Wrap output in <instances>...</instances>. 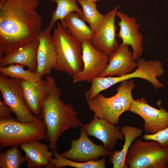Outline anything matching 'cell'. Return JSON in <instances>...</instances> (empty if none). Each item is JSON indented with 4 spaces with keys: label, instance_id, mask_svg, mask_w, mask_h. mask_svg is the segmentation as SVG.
<instances>
[{
    "label": "cell",
    "instance_id": "cell-26",
    "mask_svg": "<svg viewBox=\"0 0 168 168\" xmlns=\"http://www.w3.org/2000/svg\"><path fill=\"white\" fill-rule=\"evenodd\" d=\"M142 138L146 140H152L156 141L162 147L168 148V127L154 135L145 133Z\"/></svg>",
    "mask_w": 168,
    "mask_h": 168
},
{
    "label": "cell",
    "instance_id": "cell-12",
    "mask_svg": "<svg viewBox=\"0 0 168 168\" xmlns=\"http://www.w3.org/2000/svg\"><path fill=\"white\" fill-rule=\"evenodd\" d=\"M116 16L120 19L118 23L119 29L118 36L122 41V43L131 47L136 61L141 57L143 51V36L139 31L140 26L137 19L118 11Z\"/></svg>",
    "mask_w": 168,
    "mask_h": 168
},
{
    "label": "cell",
    "instance_id": "cell-15",
    "mask_svg": "<svg viewBox=\"0 0 168 168\" xmlns=\"http://www.w3.org/2000/svg\"><path fill=\"white\" fill-rule=\"evenodd\" d=\"M137 67L128 46L121 43L118 49L109 56L107 67L100 76H123L133 72Z\"/></svg>",
    "mask_w": 168,
    "mask_h": 168
},
{
    "label": "cell",
    "instance_id": "cell-14",
    "mask_svg": "<svg viewBox=\"0 0 168 168\" xmlns=\"http://www.w3.org/2000/svg\"><path fill=\"white\" fill-rule=\"evenodd\" d=\"M51 30L46 27L42 30L39 38L36 72L41 79L50 75L52 70L54 69L57 62V53L51 35Z\"/></svg>",
    "mask_w": 168,
    "mask_h": 168
},
{
    "label": "cell",
    "instance_id": "cell-22",
    "mask_svg": "<svg viewBox=\"0 0 168 168\" xmlns=\"http://www.w3.org/2000/svg\"><path fill=\"white\" fill-rule=\"evenodd\" d=\"M54 158H52L47 168H61L70 166L76 168H105L106 160L104 157L100 160L85 162L72 161L61 156L57 151L53 152Z\"/></svg>",
    "mask_w": 168,
    "mask_h": 168
},
{
    "label": "cell",
    "instance_id": "cell-8",
    "mask_svg": "<svg viewBox=\"0 0 168 168\" xmlns=\"http://www.w3.org/2000/svg\"><path fill=\"white\" fill-rule=\"evenodd\" d=\"M82 42L83 67L82 71L72 77L73 83L86 81L100 77L108 64L109 56L95 47L90 41Z\"/></svg>",
    "mask_w": 168,
    "mask_h": 168
},
{
    "label": "cell",
    "instance_id": "cell-28",
    "mask_svg": "<svg viewBox=\"0 0 168 168\" xmlns=\"http://www.w3.org/2000/svg\"><path fill=\"white\" fill-rule=\"evenodd\" d=\"M86 0L90 1V2H91L96 3V2H97V1L99 0Z\"/></svg>",
    "mask_w": 168,
    "mask_h": 168
},
{
    "label": "cell",
    "instance_id": "cell-7",
    "mask_svg": "<svg viewBox=\"0 0 168 168\" xmlns=\"http://www.w3.org/2000/svg\"><path fill=\"white\" fill-rule=\"evenodd\" d=\"M0 91L3 100L11 109L18 121L30 122L37 117L27 105L21 79L9 78L0 74Z\"/></svg>",
    "mask_w": 168,
    "mask_h": 168
},
{
    "label": "cell",
    "instance_id": "cell-29",
    "mask_svg": "<svg viewBox=\"0 0 168 168\" xmlns=\"http://www.w3.org/2000/svg\"><path fill=\"white\" fill-rule=\"evenodd\" d=\"M36 0L38 1H41V0Z\"/></svg>",
    "mask_w": 168,
    "mask_h": 168
},
{
    "label": "cell",
    "instance_id": "cell-10",
    "mask_svg": "<svg viewBox=\"0 0 168 168\" xmlns=\"http://www.w3.org/2000/svg\"><path fill=\"white\" fill-rule=\"evenodd\" d=\"M158 105L160 109L155 108L149 105L144 98L133 101L129 111L142 119L143 128L146 134L154 135L168 127V112Z\"/></svg>",
    "mask_w": 168,
    "mask_h": 168
},
{
    "label": "cell",
    "instance_id": "cell-3",
    "mask_svg": "<svg viewBox=\"0 0 168 168\" xmlns=\"http://www.w3.org/2000/svg\"><path fill=\"white\" fill-rule=\"evenodd\" d=\"M135 84L133 80L121 82L116 88V93L110 97L98 94L92 99L86 100L89 109L94 115L104 118L114 125L118 124L121 115L129 111L134 100L132 91Z\"/></svg>",
    "mask_w": 168,
    "mask_h": 168
},
{
    "label": "cell",
    "instance_id": "cell-11",
    "mask_svg": "<svg viewBox=\"0 0 168 168\" xmlns=\"http://www.w3.org/2000/svg\"><path fill=\"white\" fill-rule=\"evenodd\" d=\"M119 6L105 15L104 20L99 28L94 33L91 42L96 48L109 56L118 48L119 44L116 38L117 27L115 24L116 13Z\"/></svg>",
    "mask_w": 168,
    "mask_h": 168
},
{
    "label": "cell",
    "instance_id": "cell-17",
    "mask_svg": "<svg viewBox=\"0 0 168 168\" xmlns=\"http://www.w3.org/2000/svg\"><path fill=\"white\" fill-rule=\"evenodd\" d=\"M21 80L27 105L32 113L38 116L47 91V82L42 79L36 81Z\"/></svg>",
    "mask_w": 168,
    "mask_h": 168
},
{
    "label": "cell",
    "instance_id": "cell-13",
    "mask_svg": "<svg viewBox=\"0 0 168 168\" xmlns=\"http://www.w3.org/2000/svg\"><path fill=\"white\" fill-rule=\"evenodd\" d=\"M81 127L84 129L88 136H93L100 140L105 148L111 151L114 149L118 141L124 139L119 126L95 115L91 122L82 124Z\"/></svg>",
    "mask_w": 168,
    "mask_h": 168
},
{
    "label": "cell",
    "instance_id": "cell-19",
    "mask_svg": "<svg viewBox=\"0 0 168 168\" xmlns=\"http://www.w3.org/2000/svg\"><path fill=\"white\" fill-rule=\"evenodd\" d=\"M121 130L124 142L121 150H114L110 156L109 160L113 168H128L125 163L127 153L133 142L142 135L143 132L141 128L128 125L123 126Z\"/></svg>",
    "mask_w": 168,
    "mask_h": 168
},
{
    "label": "cell",
    "instance_id": "cell-18",
    "mask_svg": "<svg viewBox=\"0 0 168 168\" xmlns=\"http://www.w3.org/2000/svg\"><path fill=\"white\" fill-rule=\"evenodd\" d=\"M35 141L20 145L25 153V161L29 168H45L49 164L53 152L49 150V146Z\"/></svg>",
    "mask_w": 168,
    "mask_h": 168
},
{
    "label": "cell",
    "instance_id": "cell-2",
    "mask_svg": "<svg viewBox=\"0 0 168 168\" xmlns=\"http://www.w3.org/2000/svg\"><path fill=\"white\" fill-rule=\"evenodd\" d=\"M45 79L48 83V90L39 117L45 126L46 139L53 152H58L57 141L63 133L72 128L81 127L82 124L73 106L60 99L61 91L54 77L48 75L45 76Z\"/></svg>",
    "mask_w": 168,
    "mask_h": 168
},
{
    "label": "cell",
    "instance_id": "cell-4",
    "mask_svg": "<svg viewBox=\"0 0 168 168\" xmlns=\"http://www.w3.org/2000/svg\"><path fill=\"white\" fill-rule=\"evenodd\" d=\"M52 37L57 55L54 69L72 77L83 68L82 42L71 35L61 22H58Z\"/></svg>",
    "mask_w": 168,
    "mask_h": 168
},
{
    "label": "cell",
    "instance_id": "cell-9",
    "mask_svg": "<svg viewBox=\"0 0 168 168\" xmlns=\"http://www.w3.org/2000/svg\"><path fill=\"white\" fill-rule=\"evenodd\" d=\"M112 152L103 145L94 143L89 138L84 129L81 127L79 138L72 139L70 148L59 154L62 157L73 161L85 162L98 160L100 157L110 156Z\"/></svg>",
    "mask_w": 168,
    "mask_h": 168
},
{
    "label": "cell",
    "instance_id": "cell-23",
    "mask_svg": "<svg viewBox=\"0 0 168 168\" xmlns=\"http://www.w3.org/2000/svg\"><path fill=\"white\" fill-rule=\"evenodd\" d=\"M82 7V14L81 18L88 23L89 27L94 33L101 25L105 18V15L98 11L96 2L86 0H77Z\"/></svg>",
    "mask_w": 168,
    "mask_h": 168
},
{
    "label": "cell",
    "instance_id": "cell-6",
    "mask_svg": "<svg viewBox=\"0 0 168 168\" xmlns=\"http://www.w3.org/2000/svg\"><path fill=\"white\" fill-rule=\"evenodd\" d=\"M125 163L128 168H168V148L155 140L137 138L129 148Z\"/></svg>",
    "mask_w": 168,
    "mask_h": 168
},
{
    "label": "cell",
    "instance_id": "cell-27",
    "mask_svg": "<svg viewBox=\"0 0 168 168\" xmlns=\"http://www.w3.org/2000/svg\"><path fill=\"white\" fill-rule=\"evenodd\" d=\"M13 113L10 108L2 99H0V120L16 119L12 116Z\"/></svg>",
    "mask_w": 168,
    "mask_h": 168
},
{
    "label": "cell",
    "instance_id": "cell-5",
    "mask_svg": "<svg viewBox=\"0 0 168 168\" xmlns=\"http://www.w3.org/2000/svg\"><path fill=\"white\" fill-rule=\"evenodd\" d=\"M46 139L45 126L40 117L24 123L12 120H0V146L1 148L18 146L33 141Z\"/></svg>",
    "mask_w": 168,
    "mask_h": 168
},
{
    "label": "cell",
    "instance_id": "cell-16",
    "mask_svg": "<svg viewBox=\"0 0 168 168\" xmlns=\"http://www.w3.org/2000/svg\"><path fill=\"white\" fill-rule=\"evenodd\" d=\"M39 39L30 41L0 58V66L18 64L27 67L36 72L37 68V52Z\"/></svg>",
    "mask_w": 168,
    "mask_h": 168
},
{
    "label": "cell",
    "instance_id": "cell-24",
    "mask_svg": "<svg viewBox=\"0 0 168 168\" xmlns=\"http://www.w3.org/2000/svg\"><path fill=\"white\" fill-rule=\"evenodd\" d=\"M24 67L23 65L18 64L0 66V73L1 74L11 78L32 81H37L41 79L36 72H32L28 69H26Z\"/></svg>",
    "mask_w": 168,
    "mask_h": 168
},
{
    "label": "cell",
    "instance_id": "cell-21",
    "mask_svg": "<svg viewBox=\"0 0 168 168\" xmlns=\"http://www.w3.org/2000/svg\"><path fill=\"white\" fill-rule=\"evenodd\" d=\"M51 2L55 3L56 7L52 12L51 20L47 26L50 30L53 27L55 23L59 20L62 22L64 19L72 12L78 13L81 18L82 12L76 3L77 0H49Z\"/></svg>",
    "mask_w": 168,
    "mask_h": 168
},
{
    "label": "cell",
    "instance_id": "cell-1",
    "mask_svg": "<svg viewBox=\"0 0 168 168\" xmlns=\"http://www.w3.org/2000/svg\"><path fill=\"white\" fill-rule=\"evenodd\" d=\"M36 0H0V58L38 39L43 19Z\"/></svg>",
    "mask_w": 168,
    "mask_h": 168
},
{
    "label": "cell",
    "instance_id": "cell-25",
    "mask_svg": "<svg viewBox=\"0 0 168 168\" xmlns=\"http://www.w3.org/2000/svg\"><path fill=\"white\" fill-rule=\"evenodd\" d=\"M25 159L17 146L12 147L0 154V168H19Z\"/></svg>",
    "mask_w": 168,
    "mask_h": 168
},
{
    "label": "cell",
    "instance_id": "cell-20",
    "mask_svg": "<svg viewBox=\"0 0 168 168\" xmlns=\"http://www.w3.org/2000/svg\"><path fill=\"white\" fill-rule=\"evenodd\" d=\"M61 22L71 35L80 41H91L94 32L77 13L71 12Z\"/></svg>",
    "mask_w": 168,
    "mask_h": 168
},
{
    "label": "cell",
    "instance_id": "cell-30",
    "mask_svg": "<svg viewBox=\"0 0 168 168\" xmlns=\"http://www.w3.org/2000/svg\"></svg>",
    "mask_w": 168,
    "mask_h": 168
}]
</instances>
